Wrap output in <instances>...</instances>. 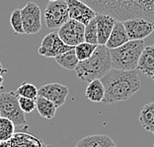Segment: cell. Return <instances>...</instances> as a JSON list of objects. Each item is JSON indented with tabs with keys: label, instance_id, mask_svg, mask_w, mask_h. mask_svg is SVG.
Here are the masks:
<instances>
[{
	"label": "cell",
	"instance_id": "1",
	"mask_svg": "<svg viewBox=\"0 0 154 147\" xmlns=\"http://www.w3.org/2000/svg\"><path fill=\"white\" fill-rule=\"evenodd\" d=\"M97 13L112 16L124 22L129 19H145L154 26V0H82Z\"/></svg>",
	"mask_w": 154,
	"mask_h": 147
},
{
	"label": "cell",
	"instance_id": "2",
	"mask_svg": "<svg viewBox=\"0 0 154 147\" xmlns=\"http://www.w3.org/2000/svg\"><path fill=\"white\" fill-rule=\"evenodd\" d=\"M101 81L105 88L103 103L107 105L128 100L141 87L137 69L125 71L112 68Z\"/></svg>",
	"mask_w": 154,
	"mask_h": 147
},
{
	"label": "cell",
	"instance_id": "3",
	"mask_svg": "<svg viewBox=\"0 0 154 147\" xmlns=\"http://www.w3.org/2000/svg\"><path fill=\"white\" fill-rule=\"evenodd\" d=\"M112 69L110 50L106 45L98 44L89 58L79 61L75 68L77 77L84 82L101 79Z\"/></svg>",
	"mask_w": 154,
	"mask_h": 147
},
{
	"label": "cell",
	"instance_id": "4",
	"mask_svg": "<svg viewBox=\"0 0 154 147\" xmlns=\"http://www.w3.org/2000/svg\"><path fill=\"white\" fill-rule=\"evenodd\" d=\"M144 47L145 44L143 40H129L121 47L110 50L112 68L125 71L135 70Z\"/></svg>",
	"mask_w": 154,
	"mask_h": 147
},
{
	"label": "cell",
	"instance_id": "5",
	"mask_svg": "<svg viewBox=\"0 0 154 147\" xmlns=\"http://www.w3.org/2000/svg\"><path fill=\"white\" fill-rule=\"evenodd\" d=\"M0 117L8 118L18 127L27 124L25 113L21 109L19 98L15 92L0 93Z\"/></svg>",
	"mask_w": 154,
	"mask_h": 147
},
{
	"label": "cell",
	"instance_id": "6",
	"mask_svg": "<svg viewBox=\"0 0 154 147\" xmlns=\"http://www.w3.org/2000/svg\"><path fill=\"white\" fill-rule=\"evenodd\" d=\"M69 20V12L65 0L50 1L45 10V21L48 29H59Z\"/></svg>",
	"mask_w": 154,
	"mask_h": 147
},
{
	"label": "cell",
	"instance_id": "7",
	"mask_svg": "<svg viewBox=\"0 0 154 147\" xmlns=\"http://www.w3.org/2000/svg\"><path fill=\"white\" fill-rule=\"evenodd\" d=\"M85 25L76 20L69 19L58 30V37L69 47H75L77 44L84 41Z\"/></svg>",
	"mask_w": 154,
	"mask_h": 147
},
{
	"label": "cell",
	"instance_id": "8",
	"mask_svg": "<svg viewBox=\"0 0 154 147\" xmlns=\"http://www.w3.org/2000/svg\"><path fill=\"white\" fill-rule=\"evenodd\" d=\"M21 16L25 34H38L42 30L41 9L35 2H28L21 9Z\"/></svg>",
	"mask_w": 154,
	"mask_h": 147
},
{
	"label": "cell",
	"instance_id": "9",
	"mask_svg": "<svg viewBox=\"0 0 154 147\" xmlns=\"http://www.w3.org/2000/svg\"><path fill=\"white\" fill-rule=\"evenodd\" d=\"M73 48L64 44L58 35L54 32H51L45 36L42 41L41 47H38V54L45 57H55L57 55L64 54L65 51Z\"/></svg>",
	"mask_w": 154,
	"mask_h": 147
},
{
	"label": "cell",
	"instance_id": "10",
	"mask_svg": "<svg viewBox=\"0 0 154 147\" xmlns=\"http://www.w3.org/2000/svg\"><path fill=\"white\" fill-rule=\"evenodd\" d=\"M122 23L131 41L144 40L154 32L153 24L145 19H129L124 21Z\"/></svg>",
	"mask_w": 154,
	"mask_h": 147
},
{
	"label": "cell",
	"instance_id": "11",
	"mask_svg": "<svg viewBox=\"0 0 154 147\" xmlns=\"http://www.w3.org/2000/svg\"><path fill=\"white\" fill-rule=\"evenodd\" d=\"M68 93V87L59 83H50L38 89V96H42L51 101L57 108L61 107L65 103Z\"/></svg>",
	"mask_w": 154,
	"mask_h": 147
},
{
	"label": "cell",
	"instance_id": "12",
	"mask_svg": "<svg viewBox=\"0 0 154 147\" xmlns=\"http://www.w3.org/2000/svg\"><path fill=\"white\" fill-rule=\"evenodd\" d=\"M67 3L69 19L76 20L87 25L92 19L95 18L96 12L82 0H65Z\"/></svg>",
	"mask_w": 154,
	"mask_h": 147
},
{
	"label": "cell",
	"instance_id": "13",
	"mask_svg": "<svg viewBox=\"0 0 154 147\" xmlns=\"http://www.w3.org/2000/svg\"><path fill=\"white\" fill-rule=\"evenodd\" d=\"M96 26H97V33H98V44L105 45L107 41L109 40L112 30L116 23L115 18L110 15L103 13H97L95 16Z\"/></svg>",
	"mask_w": 154,
	"mask_h": 147
},
{
	"label": "cell",
	"instance_id": "14",
	"mask_svg": "<svg viewBox=\"0 0 154 147\" xmlns=\"http://www.w3.org/2000/svg\"><path fill=\"white\" fill-rule=\"evenodd\" d=\"M43 145L40 139L24 132L14 133L8 140L0 142V147H43Z\"/></svg>",
	"mask_w": 154,
	"mask_h": 147
},
{
	"label": "cell",
	"instance_id": "15",
	"mask_svg": "<svg viewBox=\"0 0 154 147\" xmlns=\"http://www.w3.org/2000/svg\"><path fill=\"white\" fill-rule=\"evenodd\" d=\"M128 41L129 38L127 34V31L125 29L124 23L122 21H116L114 28L109 37V40L107 41L105 45L109 50H113V48H117L121 47V45L125 44Z\"/></svg>",
	"mask_w": 154,
	"mask_h": 147
},
{
	"label": "cell",
	"instance_id": "16",
	"mask_svg": "<svg viewBox=\"0 0 154 147\" xmlns=\"http://www.w3.org/2000/svg\"><path fill=\"white\" fill-rule=\"evenodd\" d=\"M136 69L149 78L154 75V44L144 47Z\"/></svg>",
	"mask_w": 154,
	"mask_h": 147
},
{
	"label": "cell",
	"instance_id": "17",
	"mask_svg": "<svg viewBox=\"0 0 154 147\" xmlns=\"http://www.w3.org/2000/svg\"><path fill=\"white\" fill-rule=\"evenodd\" d=\"M75 147H117L110 136L105 134H94L82 138Z\"/></svg>",
	"mask_w": 154,
	"mask_h": 147
},
{
	"label": "cell",
	"instance_id": "18",
	"mask_svg": "<svg viewBox=\"0 0 154 147\" xmlns=\"http://www.w3.org/2000/svg\"><path fill=\"white\" fill-rule=\"evenodd\" d=\"M85 97L93 103L103 102L105 97V88L101 79H96L89 82L85 91Z\"/></svg>",
	"mask_w": 154,
	"mask_h": 147
},
{
	"label": "cell",
	"instance_id": "19",
	"mask_svg": "<svg viewBox=\"0 0 154 147\" xmlns=\"http://www.w3.org/2000/svg\"><path fill=\"white\" fill-rule=\"evenodd\" d=\"M141 127L149 132L154 130V102L143 106L138 117Z\"/></svg>",
	"mask_w": 154,
	"mask_h": 147
},
{
	"label": "cell",
	"instance_id": "20",
	"mask_svg": "<svg viewBox=\"0 0 154 147\" xmlns=\"http://www.w3.org/2000/svg\"><path fill=\"white\" fill-rule=\"evenodd\" d=\"M36 109L41 115V117L47 118V120H51L55 115L57 107L51 101L42 96H38L36 100Z\"/></svg>",
	"mask_w": 154,
	"mask_h": 147
},
{
	"label": "cell",
	"instance_id": "21",
	"mask_svg": "<svg viewBox=\"0 0 154 147\" xmlns=\"http://www.w3.org/2000/svg\"><path fill=\"white\" fill-rule=\"evenodd\" d=\"M54 59L58 65H60L62 68L66 69V70H75V68L79 63L74 47L69 50L68 51H65L64 54L55 57Z\"/></svg>",
	"mask_w": 154,
	"mask_h": 147
},
{
	"label": "cell",
	"instance_id": "22",
	"mask_svg": "<svg viewBox=\"0 0 154 147\" xmlns=\"http://www.w3.org/2000/svg\"><path fill=\"white\" fill-rule=\"evenodd\" d=\"M15 124L6 118L0 117V142L6 141L15 133Z\"/></svg>",
	"mask_w": 154,
	"mask_h": 147
},
{
	"label": "cell",
	"instance_id": "23",
	"mask_svg": "<svg viewBox=\"0 0 154 147\" xmlns=\"http://www.w3.org/2000/svg\"><path fill=\"white\" fill-rule=\"evenodd\" d=\"M98 44H92L89 43H86V41H83V43L77 44L74 47L75 50V54L76 57L78 58L79 61L85 60V59L89 58L91 55L93 54V52L95 51L96 47Z\"/></svg>",
	"mask_w": 154,
	"mask_h": 147
},
{
	"label": "cell",
	"instance_id": "24",
	"mask_svg": "<svg viewBox=\"0 0 154 147\" xmlns=\"http://www.w3.org/2000/svg\"><path fill=\"white\" fill-rule=\"evenodd\" d=\"M15 94L18 97H25L33 100H37V98L38 96V88L34 84L29 82H23L19 86V88L15 91Z\"/></svg>",
	"mask_w": 154,
	"mask_h": 147
},
{
	"label": "cell",
	"instance_id": "25",
	"mask_svg": "<svg viewBox=\"0 0 154 147\" xmlns=\"http://www.w3.org/2000/svg\"><path fill=\"white\" fill-rule=\"evenodd\" d=\"M84 41L92 44H98V33L95 18L92 19L90 22L85 25L84 31Z\"/></svg>",
	"mask_w": 154,
	"mask_h": 147
},
{
	"label": "cell",
	"instance_id": "26",
	"mask_svg": "<svg viewBox=\"0 0 154 147\" xmlns=\"http://www.w3.org/2000/svg\"><path fill=\"white\" fill-rule=\"evenodd\" d=\"M10 24H11L12 29L16 34H25L23 27L22 16H21V9H15L12 12L11 17H10Z\"/></svg>",
	"mask_w": 154,
	"mask_h": 147
},
{
	"label": "cell",
	"instance_id": "27",
	"mask_svg": "<svg viewBox=\"0 0 154 147\" xmlns=\"http://www.w3.org/2000/svg\"><path fill=\"white\" fill-rule=\"evenodd\" d=\"M19 98V104L20 107L24 113H32L36 109V100L29 99L25 97H18Z\"/></svg>",
	"mask_w": 154,
	"mask_h": 147
},
{
	"label": "cell",
	"instance_id": "28",
	"mask_svg": "<svg viewBox=\"0 0 154 147\" xmlns=\"http://www.w3.org/2000/svg\"><path fill=\"white\" fill-rule=\"evenodd\" d=\"M5 73H7V69L3 68V67H1V68H0V89L2 88L3 80H4V78H3V75H4Z\"/></svg>",
	"mask_w": 154,
	"mask_h": 147
},
{
	"label": "cell",
	"instance_id": "29",
	"mask_svg": "<svg viewBox=\"0 0 154 147\" xmlns=\"http://www.w3.org/2000/svg\"><path fill=\"white\" fill-rule=\"evenodd\" d=\"M43 147H52V146H51V145H48V144H44V145H43Z\"/></svg>",
	"mask_w": 154,
	"mask_h": 147
},
{
	"label": "cell",
	"instance_id": "30",
	"mask_svg": "<svg viewBox=\"0 0 154 147\" xmlns=\"http://www.w3.org/2000/svg\"><path fill=\"white\" fill-rule=\"evenodd\" d=\"M151 79H152V80H153V81H154V75H153V76L151 77Z\"/></svg>",
	"mask_w": 154,
	"mask_h": 147
},
{
	"label": "cell",
	"instance_id": "31",
	"mask_svg": "<svg viewBox=\"0 0 154 147\" xmlns=\"http://www.w3.org/2000/svg\"><path fill=\"white\" fill-rule=\"evenodd\" d=\"M48 1H57V0H48Z\"/></svg>",
	"mask_w": 154,
	"mask_h": 147
},
{
	"label": "cell",
	"instance_id": "32",
	"mask_svg": "<svg viewBox=\"0 0 154 147\" xmlns=\"http://www.w3.org/2000/svg\"><path fill=\"white\" fill-rule=\"evenodd\" d=\"M2 67V65H1V62H0V68H1Z\"/></svg>",
	"mask_w": 154,
	"mask_h": 147
},
{
	"label": "cell",
	"instance_id": "33",
	"mask_svg": "<svg viewBox=\"0 0 154 147\" xmlns=\"http://www.w3.org/2000/svg\"><path fill=\"white\" fill-rule=\"evenodd\" d=\"M152 133H153V135H154V130H153V131H152Z\"/></svg>",
	"mask_w": 154,
	"mask_h": 147
},
{
	"label": "cell",
	"instance_id": "34",
	"mask_svg": "<svg viewBox=\"0 0 154 147\" xmlns=\"http://www.w3.org/2000/svg\"><path fill=\"white\" fill-rule=\"evenodd\" d=\"M153 147H154V144H153Z\"/></svg>",
	"mask_w": 154,
	"mask_h": 147
}]
</instances>
